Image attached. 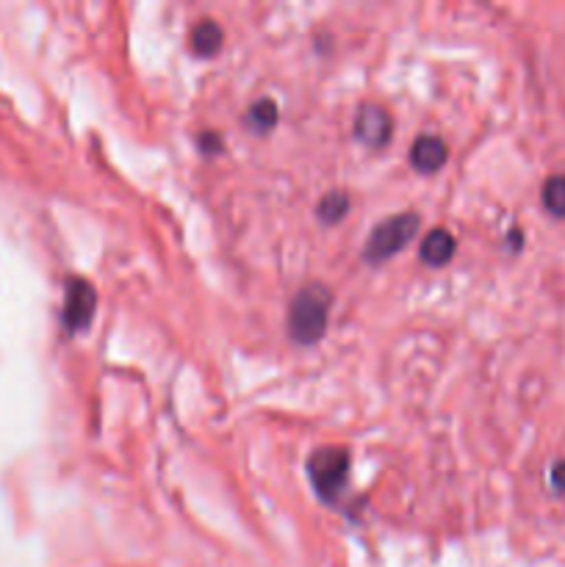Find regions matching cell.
<instances>
[{"mask_svg":"<svg viewBox=\"0 0 565 567\" xmlns=\"http://www.w3.org/2000/svg\"><path fill=\"white\" fill-rule=\"evenodd\" d=\"M330 308H333V294L325 285L313 283L302 288L289 308L291 341L302 343V346L322 341V335L327 332V321H330Z\"/></svg>","mask_w":565,"mask_h":567,"instance_id":"6da1fadb","label":"cell"},{"mask_svg":"<svg viewBox=\"0 0 565 567\" xmlns=\"http://www.w3.org/2000/svg\"><path fill=\"white\" fill-rule=\"evenodd\" d=\"M416 233H419V216L416 213L388 216L372 230V236L366 241V249H363V260L383 263V260L394 258L397 252H402L416 238Z\"/></svg>","mask_w":565,"mask_h":567,"instance_id":"7a4b0ae2","label":"cell"},{"mask_svg":"<svg viewBox=\"0 0 565 567\" xmlns=\"http://www.w3.org/2000/svg\"><path fill=\"white\" fill-rule=\"evenodd\" d=\"M308 476H311V485L316 487L319 496L325 501H336L347 487L349 451L341 449V446L319 449L308 460Z\"/></svg>","mask_w":565,"mask_h":567,"instance_id":"3957f363","label":"cell"},{"mask_svg":"<svg viewBox=\"0 0 565 567\" xmlns=\"http://www.w3.org/2000/svg\"><path fill=\"white\" fill-rule=\"evenodd\" d=\"M95 308H97V294L92 285L81 280V277H73L67 283V294H64V310H61V324L64 330L75 335V332H84L92 319H95Z\"/></svg>","mask_w":565,"mask_h":567,"instance_id":"277c9868","label":"cell"},{"mask_svg":"<svg viewBox=\"0 0 565 567\" xmlns=\"http://www.w3.org/2000/svg\"><path fill=\"white\" fill-rule=\"evenodd\" d=\"M394 133V119L383 106H363L355 117V136L366 147H385Z\"/></svg>","mask_w":565,"mask_h":567,"instance_id":"5b68a950","label":"cell"},{"mask_svg":"<svg viewBox=\"0 0 565 567\" xmlns=\"http://www.w3.org/2000/svg\"><path fill=\"white\" fill-rule=\"evenodd\" d=\"M446 142L438 136H419L413 147H410V164L421 175H435L438 169H444L446 164Z\"/></svg>","mask_w":565,"mask_h":567,"instance_id":"8992f818","label":"cell"},{"mask_svg":"<svg viewBox=\"0 0 565 567\" xmlns=\"http://www.w3.org/2000/svg\"><path fill=\"white\" fill-rule=\"evenodd\" d=\"M455 249H457L455 236H452L449 230H444V227H438V230H433V233L424 236L419 255L427 266H446L449 260L455 258Z\"/></svg>","mask_w":565,"mask_h":567,"instance_id":"52a82bcc","label":"cell"},{"mask_svg":"<svg viewBox=\"0 0 565 567\" xmlns=\"http://www.w3.org/2000/svg\"><path fill=\"white\" fill-rule=\"evenodd\" d=\"M222 42H225V34H222V28H219L214 20H200V23L192 28V34H189L192 53L194 56H200V59L217 56L219 48H222Z\"/></svg>","mask_w":565,"mask_h":567,"instance_id":"ba28073f","label":"cell"},{"mask_svg":"<svg viewBox=\"0 0 565 567\" xmlns=\"http://www.w3.org/2000/svg\"><path fill=\"white\" fill-rule=\"evenodd\" d=\"M349 205H352V202H349L347 191H330V194L322 197L316 213H319V219H322L325 225H336V222H341L349 213Z\"/></svg>","mask_w":565,"mask_h":567,"instance_id":"9c48e42d","label":"cell"},{"mask_svg":"<svg viewBox=\"0 0 565 567\" xmlns=\"http://www.w3.org/2000/svg\"><path fill=\"white\" fill-rule=\"evenodd\" d=\"M247 125L255 130V133H266L277 125V106L275 100H255L250 111H247Z\"/></svg>","mask_w":565,"mask_h":567,"instance_id":"30bf717a","label":"cell"},{"mask_svg":"<svg viewBox=\"0 0 565 567\" xmlns=\"http://www.w3.org/2000/svg\"><path fill=\"white\" fill-rule=\"evenodd\" d=\"M541 197L546 211L557 216V219H565V175H552V178L546 180Z\"/></svg>","mask_w":565,"mask_h":567,"instance_id":"8fae6325","label":"cell"},{"mask_svg":"<svg viewBox=\"0 0 565 567\" xmlns=\"http://www.w3.org/2000/svg\"><path fill=\"white\" fill-rule=\"evenodd\" d=\"M200 150H203L205 155H217L219 150H222V136H217L214 130L200 133Z\"/></svg>","mask_w":565,"mask_h":567,"instance_id":"7c38bea8","label":"cell"},{"mask_svg":"<svg viewBox=\"0 0 565 567\" xmlns=\"http://www.w3.org/2000/svg\"><path fill=\"white\" fill-rule=\"evenodd\" d=\"M549 479H552V487L557 490V493H565V460L554 462Z\"/></svg>","mask_w":565,"mask_h":567,"instance_id":"4fadbf2b","label":"cell"}]
</instances>
